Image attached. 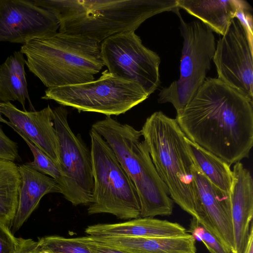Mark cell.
Listing matches in <instances>:
<instances>
[{
	"instance_id": "cell-18",
	"label": "cell",
	"mask_w": 253,
	"mask_h": 253,
	"mask_svg": "<svg viewBox=\"0 0 253 253\" xmlns=\"http://www.w3.org/2000/svg\"><path fill=\"white\" fill-rule=\"evenodd\" d=\"M90 237L127 253H196L195 239L190 234L169 238L101 236Z\"/></svg>"
},
{
	"instance_id": "cell-23",
	"label": "cell",
	"mask_w": 253,
	"mask_h": 253,
	"mask_svg": "<svg viewBox=\"0 0 253 253\" xmlns=\"http://www.w3.org/2000/svg\"><path fill=\"white\" fill-rule=\"evenodd\" d=\"M38 242L53 253H94L78 237L48 236L39 239Z\"/></svg>"
},
{
	"instance_id": "cell-26",
	"label": "cell",
	"mask_w": 253,
	"mask_h": 253,
	"mask_svg": "<svg viewBox=\"0 0 253 253\" xmlns=\"http://www.w3.org/2000/svg\"><path fill=\"white\" fill-rule=\"evenodd\" d=\"M17 143L5 135L0 126V159L21 161Z\"/></svg>"
},
{
	"instance_id": "cell-29",
	"label": "cell",
	"mask_w": 253,
	"mask_h": 253,
	"mask_svg": "<svg viewBox=\"0 0 253 253\" xmlns=\"http://www.w3.org/2000/svg\"><path fill=\"white\" fill-rule=\"evenodd\" d=\"M94 253H127L92 239L89 236L78 237Z\"/></svg>"
},
{
	"instance_id": "cell-10",
	"label": "cell",
	"mask_w": 253,
	"mask_h": 253,
	"mask_svg": "<svg viewBox=\"0 0 253 253\" xmlns=\"http://www.w3.org/2000/svg\"><path fill=\"white\" fill-rule=\"evenodd\" d=\"M101 49L104 65L112 75L137 84L149 96L159 86L160 57L134 31L108 37L101 42Z\"/></svg>"
},
{
	"instance_id": "cell-28",
	"label": "cell",
	"mask_w": 253,
	"mask_h": 253,
	"mask_svg": "<svg viewBox=\"0 0 253 253\" xmlns=\"http://www.w3.org/2000/svg\"><path fill=\"white\" fill-rule=\"evenodd\" d=\"M17 245L16 253H53L41 247L38 241L31 239L17 238Z\"/></svg>"
},
{
	"instance_id": "cell-24",
	"label": "cell",
	"mask_w": 253,
	"mask_h": 253,
	"mask_svg": "<svg viewBox=\"0 0 253 253\" xmlns=\"http://www.w3.org/2000/svg\"><path fill=\"white\" fill-rule=\"evenodd\" d=\"M14 130L26 142L34 156L33 161L26 163L25 164L42 174L51 176L58 182L60 178L59 166L25 135L17 130Z\"/></svg>"
},
{
	"instance_id": "cell-21",
	"label": "cell",
	"mask_w": 253,
	"mask_h": 253,
	"mask_svg": "<svg viewBox=\"0 0 253 253\" xmlns=\"http://www.w3.org/2000/svg\"><path fill=\"white\" fill-rule=\"evenodd\" d=\"M21 184L18 165L0 159V221L10 229L18 207Z\"/></svg>"
},
{
	"instance_id": "cell-1",
	"label": "cell",
	"mask_w": 253,
	"mask_h": 253,
	"mask_svg": "<svg viewBox=\"0 0 253 253\" xmlns=\"http://www.w3.org/2000/svg\"><path fill=\"white\" fill-rule=\"evenodd\" d=\"M190 140L229 166L253 145V102L217 78H206L175 119Z\"/></svg>"
},
{
	"instance_id": "cell-5",
	"label": "cell",
	"mask_w": 253,
	"mask_h": 253,
	"mask_svg": "<svg viewBox=\"0 0 253 253\" xmlns=\"http://www.w3.org/2000/svg\"><path fill=\"white\" fill-rule=\"evenodd\" d=\"M177 8L176 0H78L75 16L60 22L59 32L102 42L135 32L147 19Z\"/></svg>"
},
{
	"instance_id": "cell-25",
	"label": "cell",
	"mask_w": 253,
	"mask_h": 253,
	"mask_svg": "<svg viewBox=\"0 0 253 253\" xmlns=\"http://www.w3.org/2000/svg\"><path fill=\"white\" fill-rule=\"evenodd\" d=\"M189 231L196 240L202 241L210 253H232L218 239L194 218L191 220Z\"/></svg>"
},
{
	"instance_id": "cell-7",
	"label": "cell",
	"mask_w": 253,
	"mask_h": 253,
	"mask_svg": "<svg viewBox=\"0 0 253 253\" xmlns=\"http://www.w3.org/2000/svg\"><path fill=\"white\" fill-rule=\"evenodd\" d=\"M180 30L183 39L180 64V76L159 94L158 102L172 104L177 114L181 113L204 83L211 68L215 50L213 31L199 20L186 22L179 13Z\"/></svg>"
},
{
	"instance_id": "cell-12",
	"label": "cell",
	"mask_w": 253,
	"mask_h": 253,
	"mask_svg": "<svg viewBox=\"0 0 253 253\" xmlns=\"http://www.w3.org/2000/svg\"><path fill=\"white\" fill-rule=\"evenodd\" d=\"M60 21L31 0H0V42L24 44L57 32Z\"/></svg>"
},
{
	"instance_id": "cell-4",
	"label": "cell",
	"mask_w": 253,
	"mask_h": 253,
	"mask_svg": "<svg viewBox=\"0 0 253 253\" xmlns=\"http://www.w3.org/2000/svg\"><path fill=\"white\" fill-rule=\"evenodd\" d=\"M91 128L108 143L134 183L140 201V217L170 215L173 201L141 140L140 131L111 116L97 121Z\"/></svg>"
},
{
	"instance_id": "cell-13",
	"label": "cell",
	"mask_w": 253,
	"mask_h": 253,
	"mask_svg": "<svg viewBox=\"0 0 253 253\" xmlns=\"http://www.w3.org/2000/svg\"><path fill=\"white\" fill-rule=\"evenodd\" d=\"M192 172L201 203L199 224L235 253L229 193L212 184L194 164Z\"/></svg>"
},
{
	"instance_id": "cell-22",
	"label": "cell",
	"mask_w": 253,
	"mask_h": 253,
	"mask_svg": "<svg viewBox=\"0 0 253 253\" xmlns=\"http://www.w3.org/2000/svg\"><path fill=\"white\" fill-rule=\"evenodd\" d=\"M186 141L195 165L212 184L229 193L232 176L230 166L187 137Z\"/></svg>"
},
{
	"instance_id": "cell-15",
	"label": "cell",
	"mask_w": 253,
	"mask_h": 253,
	"mask_svg": "<svg viewBox=\"0 0 253 253\" xmlns=\"http://www.w3.org/2000/svg\"><path fill=\"white\" fill-rule=\"evenodd\" d=\"M232 172L229 195L235 253H244L253 215V180L240 162L235 164Z\"/></svg>"
},
{
	"instance_id": "cell-30",
	"label": "cell",
	"mask_w": 253,
	"mask_h": 253,
	"mask_svg": "<svg viewBox=\"0 0 253 253\" xmlns=\"http://www.w3.org/2000/svg\"><path fill=\"white\" fill-rule=\"evenodd\" d=\"M244 253H253V225L251 222L250 234L247 247Z\"/></svg>"
},
{
	"instance_id": "cell-17",
	"label": "cell",
	"mask_w": 253,
	"mask_h": 253,
	"mask_svg": "<svg viewBox=\"0 0 253 253\" xmlns=\"http://www.w3.org/2000/svg\"><path fill=\"white\" fill-rule=\"evenodd\" d=\"M22 184L18 205L10 229L17 231L38 207L41 199L51 193L61 192L57 182L26 165H18Z\"/></svg>"
},
{
	"instance_id": "cell-19",
	"label": "cell",
	"mask_w": 253,
	"mask_h": 253,
	"mask_svg": "<svg viewBox=\"0 0 253 253\" xmlns=\"http://www.w3.org/2000/svg\"><path fill=\"white\" fill-rule=\"evenodd\" d=\"M242 0H176L177 6L223 36Z\"/></svg>"
},
{
	"instance_id": "cell-14",
	"label": "cell",
	"mask_w": 253,
	"mask_h": 253,
	"mask_svg": "<svg viewBox=\"0 0 253 253\" xmlns=\"http://www.w3.org/2000/svg\"><path fill=\"white\" fill-rule=\"evenodd\" d=\"M0 112L9 119L8 126L25 135L59 166L57 138L49 105L39 111H27L10 102H0Z\"/></svg>"
},
{
	"instance_id": "cell-8",
	"label": "cell",
	"mask_w": 253,
	"mask_h": 253,
	"mask_svg": "<svg viewBox=\"0 0 253 253\" xmlns=\"http://www.w3.org/2000/svg\"><path fill=\"white\" fill-rule=\"evenodd\" d=\"M149 96L137 84L118 78L106 70L90 82L47 88L42 99L53 100L79 112L111 116L125 113Z\"/></svg>"
},
{
	"instance_id": "cell-27",
	"label": "cell",
	"mask_w": 253,
	"mask_h": 253,
	"mask_svg": "<svg viewBox=\"0 0 253 253\" xmlns=\"http://www.w3.org/2000/svg\"><path fill=\"white\" fill-rule=\"evenodd\" d=\"M17 238L10 228L0 221V253H16Z\"/></svg>"
},
{
	"instance_id": "cell-16",
	"label": "cell",
	"mask_w": 253,
	"mask_h": 253,
	"mask_svg": "<svg viewBox=\"0 0 253 253\" xmlns=\"http://www.w3.org/2000/svg\"><path fill=\"white\" fill-rule=\"evenodd\" d=\"M85 232L89 236L137 237H178L187 235L180 224L153 217H139L126 222L97 224L88 226Z\"/></svg>"
},
{
	"instance_id": "cell-6",
	"label": "cell",
	"mask_w": 253,
	"mask_h": 253,
	"mask_svg": "<svg viewBox=\"0 0 253 253\" xmlns=\"http://www.w3.org/2000/svg\"><path fill=\"white\" fill-rule=\"evenodd\" d=\"M94 189L89 214L107 213L122 219L140 217L136 187L104 139L89 132Z\"/></svg>"
},
{
	"instance_id": "cell-9",
	"label": "cell",
	"mask_w": 253,
	"mask_h": 253,
	"mask_svg": "<svg viewBox=\"0 0 253 253\" xmlns=\"http://www.w3.org/2000/svg\"><path fill=\"white\" fill-rule=\"evenodd\" d=\"M52 111L58 142L60 193L73 206L90 205L94 189L90 149L71 129L67 109L59 106Z\"/></svg>"
},
{
	"instance_id": "cell-31",
	"label": "cell",
	"mask_w": 253,
	"mask_h": 253,
	"mask_svg": "<svg viewBox=\"0 0 253 253\" xmlns=\"http://www.w3.org/2000/svg\"><path fill=\"white\" fill-rule=\"evenodd\" d=\"M0 122L5 123L7 124L8 123V121H7L6 120L4 119L1 116V113L0 112Z\"/></svg>"
},
{
	"instance_id": "cell-3",
	"label": "cell",
	"mask_w": 253,
	"mask_h": 253,
	"mask_svg": "<svg viewBox=\"0 0 253 253\" xmlns=\"http://www.w3.org/2000/svg\"><path fill=\"white\" fill-rule=\"evenodd\" d=\"M140 131L172 200L199 222L201 208L192 172L194 163L186 136L176 120L155 112L146 119Z\"/></svg>"
},
{
	"instance_id": "cell-20",
	"label": "cell",
	"mask_w": 253,
	"mask_h": 253,
	"mask_svg": "<svg viewBox=\"0 0 253 253\" xmlns=\"http://www.w3.org/2000/svg\"><path fill=\"white\" fill-rule=\"evenodd\" d=\"M26 59L20 50L14 51L0 64V102L18 101L24 111L27 99L31 109L35 111L30 101L25 71Z\"/></svg>"
},
{
	"instance_id": "cell-2",
	"label": "cell",
	"mask_w": 253,
	"mask_h": 253,
	"mask_svg": "<svg viewBox=\"0 0 253 253\" xmlns=\"http://www.w3.org/2000/svg\"><path fill=\"white\" fill-rule=\"evenodd\" d=\"M101 42L87 37L56 32L23 44L29 71L48 88L93 81L105 66Z\"/></svg>"
},
{
	"instance_id": "cell-11",
	"label": "cell",
	"mask_w": 253,
	"mask_h": 253,
	"mask_svg": "<svg viewBox=\"0 0 253 253\" xmlns=\"http://www.w3.org/2000/svg\"><path fill=\"white\" fill-rule=\"evenodd\" d=\"M253 39L234 18L218 41L213 61L219 80L253 102Z\"/></svg>"
}]
</instances>
